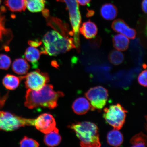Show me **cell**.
<instances>
[{"label":"cell","mask_w":147,"mask_h":147,"mask_svg":"<svg viewBox=\"0 0 147 147\" xmlns=\"http://www.w3.org/2000/svg\"><path fill=\"white\" fill-rule=\"evenodd\" d=\"M64 95L62 92L54 91L53 85L46 84L38 91L28 89L25 106L30 109L38 107L54 109L57 106L58 99Z\"/></svg>","instance_id":"1"},{"label":"cell","mask_w":147,"mask_h":147,"mask_svg":"<svg viewBox=\"0 0 147 147\" xmlns=\"http://www.w3.org/2000/svg\"><path fill=\"white\" fill-rule=\"evenodd\" d=\"M42 42L43 47L41 51L42 54L51 56H57L76 48L73 38L64 36L56 31L46 33Z\"/></svg>","instance_id":"2"},{"label":"cell","mask_w":147,"mask_h":147,"mask_svg":"<svg viewBox=\"0 0 147 147\" xmlns=\"http://www.w3.org/2000/svg\"><path fill=\"white\" fill-rule=\"evenodd\" d=\"M74 131L82 147L101 146L98 128L95 124L88 121L74 123L69 126Z\"/></svg>","instance_id":"3"},{"label":"cell","mask_w":147,"mask_h":147,"mask_svg":"<svg viewBox=\"0 0 147 147\" xmlns=\"http://www.w3.org/2000/svg\"><path fill=\"white\" fill-rule=\"evenodd\" d=\"M34 119L23 118L9 112L0 110V130L12 131L22 127L34 126Z\"/></svg>","instance_id":"4"},{"label":"cell","mask_w":147,"mask_h":147,"mask_svg":"<svg viewBox=\"0 0 147 147\" xmlns=\"http://www.w3.org/2000/svg\"><path fill=\"white\" fill-rule=\"evenodd\" d=\"M103 117L106 122L115 129L119 130L125 123L127 111L120 104L105 108Z\"/></svg>","instance_id":"5"},{"label":"cell","mask_w":147,"mask_h":147,"mask_svg":"<svg viewBox=\"0 0 147 147\" xmlns=\"http://www.w3.org/2000/svg\"><path fill=\"white\" fill-rule=\"evenodd\" d=\"M65 3L68 10L70 20L73 28L74 40L76 48L79 50L80 47L79 28L81 23V16L77 0H56Z\"/></svg>","instance_id":"6"},{"label":"cell","mask_w":147,"mask_h":147,"mask_svg":"<svg viewBox=\"0 0 147 147\" xmlns=\"http://www.w3.org/2000/svg\"><path fill=\"white\" fill-rule=\"evenodd\" d=\"M85 96L91 103L92 111H100L107 102L108 94L106 88L101 86L91 88L85 93Z\"/></svg>","instance_id":"7"},{"label":"cell","mask_w":147,"mask_h":147,"mask_svg":"<svg viewBox=\"0 0 147 147\" xmlns=\"http://www.w3.org/2000/svg\"><path fill=\"white\" fill-rule=\"evenodd\" d=\"M21 78L22 79H25V87L27 89L35 91L41 89L49 81V75L42 72L38 69L28 73Z\"/></svg>","instance_id":"8"},{"label":"cell","mask_w":147,"mask_h":147,"mask_svg":"<svg viewBox=\"0 0 147 147\" xmlns=\"http://www.w3.org/2000/svg\"><path fill=\"white\" fill-rule=\"evenodd\" d=\"M34 126L42 133L47 134L52 131L56 128V123L52 115L44 113L34 119Z\"/></svg>","instance_id":"9"},{"label":"cell","mask_w":147,"mask_h":147,"mask_svg":"<svg viewBox=\"0 0 147 147\" xmlns=\"http://www.w3.org/2000/svg\"><path fill=\"white\" fill-rule=\"evenodd\" d=\"M111 27L115 32L120 33L130 39H134L136 35L135 29L130 28L122 19L115 20L112 24Z\"/></svg>","instance_id":"10"},{"label":"cell","mask_w":147,"mask_h":147,"mask_svg":"<svg viewBox=\"0 0 147 147\" xmlns=\"http://www.w3.org/2000/svg\"><path fill=\"white\" fill-rule=\"evenodd\" d=\"M97 32L98 29L97 26L90 20L83 23L79 28V32L88 39L94 38Z\"/></svg>","instance_id":"11"},{"label":"cell","mask_w":147,"mask_h":147,"mask_svg":"<svg viewBox=\"0 0 147 147\" xmlns=\"http://www.w3.org/2000/svg\"><path fill=\"white\" fill-rule=\"evenodd\" d=\"M91 107L89 101L83 97H79L73 102L72 108L74 112L78 115L85 114Z\"/></svg>","instance_id":"12"},{"label":"cell","mask_w":147,"mask_h":147,"mask_svg":"<svg viewBox=\"0 0 147 147\" xmlns=\"http://www.w3.org/2000/svg\"><path fill=\"white\" fill-rule=\"evenodd\" d=\"M41 54V51L36 47L30 46L26 50L24 56L26 59L32 64V67L36 68L38 67V61Z\"/></svg>","instance_id":"13"},{"label":"cell","mask_w":147,"mask_h":147,"mask_svg":"<svg viewBox=\"0 0 147 147\" xmlns=\"http://www.w3.org/2000/svg\"><path fill=\"white\" fill-rule=\"evenodd\" d=\"M100 12L101 16L104 19L112 20L117 17L118 10L115 5L111 3H107L101 7Z\"/></svg>","instance_id":"14"},{"label":"cell","mask_w":147,"mask_h":147,"mask_svg":"<svg viewBox=\"0 0 147 147\" xmlns=\"http://www.w3.org/2000/svg\"><path fill=\"white\" fill-rule=\"evenodd\" d=\"M30 68L29 64L26 60L23 58L16 59L14 61L12 65L13 71L18 75L27 74Z\"/></svg>","instance_id":"15"},{"label":"cell","mask_w":147,"mask_h":147,"mask_svg":"<svg viewBox=\"0 0 147 147\" xmlns=\"http://www.w3.org/2000/svg\"><path fill=\"white\" fill-rule=\"evenodd\" d=\"M61 139L58 129L56 127L52 131L46 134L44 141L48 146L54 147L58 146L61 142Z\"/></svg>","instance_id":"16"},{"label":"cell","mask_w":147,"mask_h":147,"mask_svg":"<svg viewBox=\"0 0 147 147\" xmlns=\"http://www.w3.org/2000/svg\"><path fill=\"white\" fill-rule=\"evenodd\" d=\"M107 139L108 144L115 147L121 146L124 140L122 134L118 130L115 129L108 133Z\"/></svg>","instance_id":"17"},{"label":"cell","mask_w":147,"mask_h":147,"mask_svg":"<svg viewBox=\"0 0 147 147\" xmlns=\"http://www.w3.org/2000/svg\"><path fill=\"white\" fill-rule=\"evenodd\" d=\"M113 42L114 47L119 51H124L127 49L129 40L125 36L122 34H117L113 36Z\"/></svg>","instance_id":"18"},{"label":"cell","mask_w":147,"mask_h":147,"mask_svg":"<svg viewBox=\"0 0 147 147\" xmlns=\"http://www.w3.org/2000/svg\"><path fill=\"white\" fill-rule=\"evenodd\" d=\"M4 3L12 12L24 11L26 8L25 0H4Z\"/></svg>","instance_id":"19"},{"label":"cell","mask_w":147,"mask_h":147,"mask_svg":"<svg viewBox=\"0 0 147 147\" xmlns=\"http://www.w3.org/2000/svg\"><path fill=\"white\" fill-rule=\"evenodd\" d=\"M21 77H18L15 75L7 74L3 80V84L7 89L14 90L16 89L19 85Z\"/></svg>","instance_id":"20"},{"label":"cell","mask_w":147,"mask_h":147,"mask_svg":"<svg viewBox=\"0 0 147 147\" xmlns=\"http://www.w3.org/2000/svg\"><path fill=\"white\" fill-rule=\"evenodd\" d=\"M25 1L28 9L31 12H40L45 9V0H25Z\"/></svg>","instance_id":"21"},{"label":"cell","mask_w":147,"mask_h":147,"mask_svg":"<svg viewBox=\"0 0 147 147\" xmlns=\"http://www.w3.org/2000/svg\"><path fill=\"white\" fill-rule=\"evenodd\" d=\"M133 147H146L147 145V136L142 132L134 136L130 140Z\"/></svg>","instance_id":"22"},{"label":"cell","mask_w":147,"mask_h":147,"mask_svg":"<svg viewBox=\"0 0 147 147\" xmlns=\"http://www.w3.org/2000/svg\"><path fill=\"white\" fill-rule=\"evenodd\" d=\"M108 58L111 63L117 65L123 63L124 59V56L120 51L113 50L109 53Z\"/></svg>","instance_id":"23"},{"label":"cell","mask_w":147,"mask_h":147,"mask_svg":"<svg viewBox=\"0 0 147 147\" xmlns=\"http://www.w3.org/2000/svg\"><path fill=\"white\" fill-rule=\"evenodd\" d=\"M11 63L10 57L5 54H0V69L7 70L9 69Z\"/></svg>","instance_id":"24"},{"label":"cell","mask_w":147,"mask_h":147,"mask_svg":"<svg viewBox=\"0 0 147 147\" xmlns=\"http://www.w3.org/2000/svg\"><path fill=\"white\" fill-rule=\"evenodd\" d=\"M20 146L22 147H38L39 146V144L37 141L26 136L20 141Z\"/></svg>","instance_id":"25"},{"label":"cell","mask_w":147,"mask_h":147,"mask_svg":"<svg viewBox=\"0 0 147 147\" xmlns=\"http://www.w3.org/2000/svg\"><path fill=\"white\" fill-rule=\"evenodd\" d=\"M147 70H145L139 74L138 78V81L139 83L144 87H147Z\"/></svg>","instance_id":"26"},{"label":"cell","mask_w":147,"mask_h":147,"mask_svg":"<svg viewBox=\"0 0 147 147\" xmlns=\"http://www.w3.org/2000/svg\"><path fill=\"white\" fill-rule=\"evenodd\" d=\"M28 43L31 47H37L41 45L42 42L40 41H29Z\"/></svg>","instance_id":"27"},{"label":"cell","mask_w":147,"mask_h":147,"mask_svg":"<svg viewBox=\"0 0 147 147\" xmlns=\"http://www.w3.org/2000/svg\"><path fill=\"white\" fill-rule=\"evenodd\" d=\"M8 93H7L6 95L0 97V108H2L4 106L5 101L8 98Z\"/></svg>","instance_id":"28"},{"label":"cell","mask_w":147,"mask_h":147,"mask_svg":"<svg viewBox=\"0 0 147 147\" xmlns=\"http://www.w3.org/2000/svg\"><path fill=\"white\" fill-rule=\"evenodd\" d=\"M78 3L82 6H85L90 2L91 0H77Z\"/></svg>","instance_id":"29"},{"label":"cell","mask_w":147,"mask_h":147,"mask_svg":"<svg viewBox=\"0 0 147 147\" xmlns=\"http://www.w3.org/2000/svg\"><path fill=\"white\" fill-rule=\"evenodd\" d=\"M147 0H143L141 3V7H142V10L144 13L146 14L147 10Z\"/></svg>","instance_id":"30"},{"label":"cell","mask_w":147,"mask_h":147,"mask_svg":"<svg viewBox=\"0 0 147 147\" xmlns=\"http://www.w3.org/2000/svg\"><path fill=\"white\" fill-rule=\"evenodd\" d=\"M94 14V12L93 11H89L88 13L87 16H90L93 15Z\"/></svg>","instance_id":"31"},{"label":"cell","mask_w":147,"mask_h":147,"mask_svg":"<svg viewBox=\"0 0 147 147\" xmlns=\"http://www.w3.org/2000/svg\"><path fill=\"white\" fill-rule=\"evenodd\" d=\"M1 0H0V5L1 4Z\"/></svg>","instance_id":"32"}]
</instances>
